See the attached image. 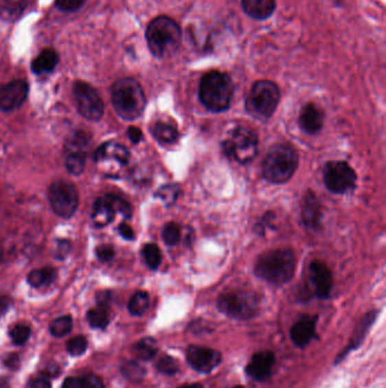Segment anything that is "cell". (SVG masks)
I'll return each instance as SVG.
<instances>
[{"mask_svg": "<svg viewBox=\"0 0 386 388\" xmlns=\"http://www.w3.org/2000/svg\"><path fill=\"white\" fill-rule=\"evenodd\" d=\"M10 300L7 297H0V317L10 309Z\"/></svg>", "mask_w": 386, "mask_h": 388, "instance_id": "47", "label": "cell"}, {"mask_svg": "<svg viewBox=\"0 0 386 388\" xmlns=\"http://www.w3.org/2000/svg\"><path fill=\"white\" fill-rule=\"evenodd\" d=\"M316 316H304L297 321L290 330V337L293 344L300 349H305L316 337Z\"/></svg>", "mask_w": 386, "mask_h": 388, "instance_id": "17", "label": "cell"}, {"mask_svg": "<svg viewBox=\"0 0 386 388\" xmlns=\"http://www.w3.org/2000/svg\"><path fill=\"white\" fill-rule=\"evenodd\" d=\"M29 94V85L23 80H15L0 87V110L13 111L22 106Z\"/></svg>", "mask_w": 386, "mask_h": 388, "instance_id": "14", "label": "cell"}, {"mask_svg": "<svg viewBox=\"0 0 386 388\" xmlns=\"http://www.w3.org/2000/svg\"><path fill=\"white\" fill-rule=\"evenodd\" d=\"M94 158L99 165L111 162L113 165L122 167L128 162L129 152L126 149V147L120 143L111 141V142L103 143L102 146L99 147L95 151Z\"/></svg>", "mask_w": 386, "mask_h": 388, "instance_id": "18", "label": "cell"}, {"mask_svg": "<svg viewBox=\"0 0 386 388\" xmlns=\"http://www.w3.org/2000/svg\"><path fill=\"white\" fill-rule=\"evenodd\" d=\"M56 275H57V272H56L55 269L52 268V267H45V268L36 269V270L30 272L29 276H27V281L33 288L48 286V285L54 283Z\"/></svg>", "mask_w": 386, "mask_h": 388, "instance_id": "26", "label": "cell"}, {"mask_svg": "<svg viewBox=\"0 0 386 388\" xmlns=\"http://www.w3.org/2000/svg\"><path fill=\"white\" fill-rule=\"evenodd\" d=\"M309 279L317 298L328 299L330 297L333 286V279H332L331 270L324 262L319 260L310 262Z\"/></svg>", "mask_w": 386, "mask_h": 388, "instance_id": "15", "label": "cell"}, {"mask_svg": "<svg viewBox=\"0 0 386 388\" xmlns=\"http://www.w3.org/2000/svg\"><path fill=\"white\" fill-rule=\"evenodd\" d=\"M302 219L304 225L310 230H317L322 220V206L315 193L306 194L304 199Z\"/></svg>", "mask_w": 386, "mask_h": 388, "instance_id": "19", "label": "cell"}, {"mask_svg": "<svg viewBox=\"0 0 386 388\" xmlns=\"http://www.w3.org/2000/svg\"><path fill=\"white\" fill-rule=\"evenodd\" d=\"M73 328V321L69 316H63L52 321L50 332L56 337H63L67 335Z\"/></svg>", "mask_w": 386, "mask_h": 388, "instance_id": "32", "label": "cell"}, {"mask_svg": "<svg viewBox=\"0 0 386 388\" xmlns=\"http://www.w3.org/2000/svg\"><path fill=\"white\" fill-rule=\"evenodd\" d=\"M151 131L155 139L163 144H172V143L177 142L178 138H179L177 127L170 123L158 122L152 127Z\"/></svg>", "mask_w": 386, "mask_h": 388, "instance_id": "24", "label": "cell"}, {"mask_svg": "<svg viewBox=\"0 0 386 388\" xmlns=\"http://www.w3.org/2000/svg\"><path fill=\"white\" fill-rule=\"evenodd\" d=\"M27 0H6L1 7V13L8 19L20 17L25 8Z\"/></svg>", "mask_w": 386, "mask_h": 388, "instance_id": "35", "label": "cell"}, {"mask_svg": "<svg viewBox=\"0 0 386 388\" xmlns=\"http://www.w3.org/2000/svg\"><path fill=\"white\" fill-rule=\"evenodd\" d=\"M234 388H245L244 386H236V387Z\"/></svg>", "mask_w": 386, "mask_h": 388, "instance_id": "52", "label": "cell"}, {"mask_svg": "<svg viewBox=\"0 0 386 388\" xmlns=\"http://www.w3.org/2000/svg\"><path fill=\"white\" fill-rule=\"evenodd\" d=\"M0 388H8V385H7V382L5 379H0Z\"/></svg>", "mask_w": 386, "mask_h": 388, "instance_id": "50", "label": "cell"}, {"mask_svg": "<svg viewBox=\"0 0 386 388\" xmlns=\"http://www.w3.org/2000/svg\"><path fill=\"white\" fill-rule=\"evenodd\" d=\"M128 136L133 143H139L142 141L143 133L139 127H130L128 129Z\"/></svg>", "mask_w": 386, "mask_h": 388, "instance_id": "46", "label": "cell"}, {"mask_svg": "<svg viewBox=\"0 0 386 388\" xmlns=\"http://www.w3.org/2000/svg\"><path fill=\"white\" fill-rule=\"evenodd\" d=\"M275 356L271 351H262L255 353L246 367V372L256 382H265L272 375Z\"/></svg>", "mask_w": 386, "mask_h": 388, "instance_id": "16", "label": "cell"}, {"mask_svg": "<svg viewBox=\"0 0 386 388\" xmlns=\"http://www.w3.org/2000/svg\"><path fill=\"white\" fill-rule=\"evenodd\" d=\"M30 335H31V330L25 325H16L10 330V338L16 345H23L25 343L26 341L29 340Z\"/></svg>", "mask_w": 386, "mask_h": 388, "instance_id": "38", "label": "cell"}, {"mask_svg": "<svg viewBox=\"0 0 386 388\" xmlns=\"http://www.w3.org/2000/svg\"><path fill=\"white\" fill-rule=\"evenodd\" d=\"M245 13L254 20L264 21L270 19L277 10L275 0H242Z\"/></svg>", "mask_w": 386, "mask_h": 388, "instance_id": "22", "label": "cell"}, {"mask_svg": "<svg viewBox=\"0 0 386 388\" xmlns=\"http://www.w3.org/2000/svg\"><path fill=\"white\" fill-rule=\"evenodd\" d=\"M85 0H56V6L63 12H75L83 6Z\"/></svg>", "mask_w": 386, "mask_h": 388, "instance_id": "40", "label": "cell"}, {"mask_svg": "<svg viewBox=\"0 0 386 388\" xmlns=\"http://www.w3.org/2000/svg\"><path fill=\"white\" fill-rule=\"evenodd\" d=\"M324 183L328 191L334 194H345L356 186L357 175L349 164L345 162H330L323 172Z\"/></svg>", "mask_w": 386, "mask_h": 388, "instance_id": "10", "label": "cell"}, {"mask_svg": "<svg viewBox=\"0 0 386 388\" xmlns=\"http://www.w3.org/2000/svg\"><path fill=\"white\" fill-rule=\"evenodd\" d=\"M157 369L163 375L174 376L179 371L177 361L172 356H163L157 363Z\"/></svg>", "mask_w": 386, "mask_h": 388, "instance_id": "37", "label": "cell"}, {"mask_svg": "<svg viewBox=\"0 0 386 388\" xmlns=\"http://www.w3.org/2000/svg\"><path fill=\"white\" fill-rule=\"evenodd\" d=\"M148 305H150V297L148 293L139 291L136 292L129 300L128 310L133 316L141 317L148 310Z\"/></svg>", "mask_w": 386, "mask_h": 388, "instance_id": "28", "label": "cell"}, {"mask_svg": "<svg viewBox=\"0 0 386 388\" xmlns=\"http://www.w3.org/2000/svg\"><path fill=\"white\" fill-rule=\"evenodd\" d=\"M181 39V26L169 17H155L146 29L148 49L158 58H164L177 52Z\"/></svg>", "mask_w": 386, "mask_h": 388, "instance_id": "1", "label": "cell"}, {"mask_svg": "<svg viewBox=\"0 0 386 388\" xmlns=\"http://www.w3.org/2000/svg\"><path fill=\"white\" fill-rule=\"evenodd\" d=\"M134 349H135L136 356H139V359L148 361L157 356L158 344L151 337H146L137 342Z\"/></svg>", "mask_w": 386, "mask_h": 388, "instance_id": "29", "label": "cell"}, {"mask_svg": "<svg viewBox=\"0 0 386 388\" xmlns=\"http://www.w3.org/2000/svg\"><path fill=\"white\" fill-rule=\"evenodd\" d=\"M58 54L52 49H45L32 62V71L36 74L50 73L58 64Z\"/></svg>", "mask_w": 386, "mask_h": 388, "instance_id": "23", "label": "cell"}, {"mask_svg": "<svg viewBox=\"0 0 386 388\" xmlns=\"http://www.w3.org/2000/svg\"><path fill=\"white\" fill-rule=\"evenodd\" d=\"M296 270V258L289 249L272 250L262 255L255 265L260 279L273 285L286 284L291 281Z\"/></svg>", "mask_w": 386, "mask_h": 388, "instance_id": "3", "label": "cell"}, {"mask_svg": "<svg viewBox=\"0 0 386 388\" xmlns=\"http://www.w3.org/2000/svg\"><path fill=\"white\" fill-rule=\"evenodd\" d=\"M142 256L146 265L151 269H158L161 265L162 255L159 246L153 243H148L143 246Z\"/></svg>", "mask_w": 386, "mask_h": 388, "instance_id": "31", "label": "cell"}, {"mask_svg": "<svg viewBox=\"0 0 386 388\" xmlns=\"http://www.w3.org/2000/svg\"><path fill=\"white\" fill-rule=\"evenodd\" d=\"M49 201L52 211L63 218H69L75 214L80 204L78 192L69 182H56L49 188Z\"/></svg>", "mask_w": 386, "mask_h": 388, "instance_id": "12", "label": "cell"}, {"mask_svg": "<svg viewBox=\"0 0 386 388\" xmlns=\"http://www.w3.org/2000/svg\"><path fill=\"white\" fill-rule=\"evenodd\" d=\"M63 388H104V386L97 376L83 375L66 379Z\"/></svg>", "mask_w": 386, "mask_h": 388, "instance_id": "27", "label": "cell"}, {"mask_svg": "<svg viewBox=\"0 0 386 388\" xmlns=\"http://www.w3.org/2000/svg\"><path fill=\"white\" fill-rule=\"evenodd\" d=\"M78 111L90 122H99L104 113V104L97 90L85 82H75L73 87Z\"/></svg>", "mask_w": 386, "mask_h": 388, "instance_id": "11", "label": "cell"}, {"mask_svg": "<svg viewBox=\"0 0 386 388\" xmlns=\"http://www.w3.org/2000/svg\"><path fill=\"white\" fill-rule=\"evenodd\" d=\"M298 167V155L293 147L275 144L272 147L263 162V175L274 184H282L293 177Z\"/></svg>", "mask_w": 386, "mask_h": 388, "instance_id": "5", "label": "cell"}, {"mask_svg": "<svg viewBox=\"0 0 386 388\" xmlns=\"http://www.w3.org/2000/svg\"><path fill=\"white\" fill-rule=\"evenodd\" d=\"M179 186L177 184H168L159 188L158 192L155 193V197H160L164 204L167 206L174 204V201L177 200L178 195H179Z\"/></svg>", "mask_w": 386, "mask_h": 388, "instance_id": "36", "label": "cell"}, {"mask_svg": "<svg viewBox=\"0 0 386 388\" xmlns=\"http://www.w3.org/2000/svg\"><path fill=\"white\" fill-rule=\"evenodd\" d=\"M30 388H52V382L49 380L48 377L39 376L36 379H33Z\"/></svg>", "mask_w": 386, "mask_h": 388, "instance_id": "44", "label": "cell"}, {"mask_svg": "<svg viewBox=\"0 0 386 388\" xmlns=\"http://www.w3.org/2000/svg\"><path fill=\"white\" fill-rule=\"evenodd\" d=\"M234 94V82L228 74L223 72H209L201 80L198 96L202 104L209 111H225L231 105Z\"/></svg>", "mask_w": 386, "mask_h": 388, "instance_id": "2", "label": "cell"}, {"mask_svg": "<svg viewBox=\"0 0 386 388\" xmlns=\"http://www.w3.org/2000/svg\"><path fill=\"white\" fill-rule=\"evenodd\" d=\"M186 360L195 371L209 374L220 366L223 361V354L209 347L190 345L186 351Z\"/></svg>", "mask_w": 386, "mask_h": 388, "instance_id": "13", "label": "cell"}, {"mask_svg": "<svg viewBox=\"0 0 386 388\" xmlns=\"http://www.w3.org/2000/svg\"><path fill=\"white\" fill-rule=\"evenodd\" d=\"M5 363H6L7 366L13 368L14 366L19 365V358H17V356H15V354H13V356H8Z\"/></svg>", "mask_w": 386, "mask_h": 388, "instance_id": "48", "label": "cell"}, {"mask_svg": "<svg viewBox=\"0 0 386 388\" xmlns=\"http://www.w3.org/2000/svg\"><path fill=\"white\" fill-rule=\"evenodd\" d=\"M85 157L87 155L82 153H67L66 159V169L71 175H81L85 166Z\"/></svg>", "mask_w": 386, "mask_h": 388, "instance_id": "33", "label": "cell"}, {"mask_svg": "<svg viewBox=\"0 0 386 388\" xmlns=\"http://www.w3.org/2000/svg\"><path fill=\"white\" fill-rule=\"evenodd\" d=\"M218 308L223 314L237 321H249L260 314V298L255 292L231 288L221 293Z\"/></svg>", "mask_w": 386, "mask_h": 388, "instance_id": "6", "label": "cell"}, {"mask_svg": "<svg viewBox=\"0 0 386 388\" xmlns=\"http://www.w3.org/2000/svg\"><path fill=\"white\" fill-rule=\"evenodd\" d=\"M87 321L93 328H106L109 323V314L106 305H98L87 312Z\"/></svg>", "mask_w": 386, "mask_h": 388, "instance_id": "30", "label": "cell"}, {"mask_svg": "<svg viewBox=\"0 0 386 388\" xmlns=\"http://www.w3.org/2000/svg\"><path fill=\"white\" fill-rule=\"evenodd\" d=\"M90 141V136L85 131H78L71 136V138L67 140L65 148H66L67 153L87 155Z\"/></svg>", "mask_w": 386, "mask_h": 388, "instance_id": "25", "label": "cell"}, {"mask_svg": "<svg viewBox=\"0 0 386 388\" xmlns=\"http://www.w3.org/2000/svg\"><path fill=\"white\" fill-rule=\"evenodd\" d=\"M181 237V228L178 224L168 223L162 230V239L169 246H174L179 242Z\"/></svg>", "mask_w": 386, "mask_h": 388, "instance_id": "34", "label": "cell"}, {"mask_svg": "<svg viewBox=\"0 0 386 388\" xmlns=\"http://www.w3.org/2000/svg\"><path fill=\"white\" fill-rule=\"evenodd\" d=\"M300 127L304 132L316 134L322 129L324 124V115L315 104L306 105L302 110L299 117Z\"/></svg>", "mask_w": 386, "mask_h": 388, "instance_id": "20", "label": "cell"}, {"mask_svg": "<svg viewBox=\"0 0 386 388\" xmlns=\"http://www.w3.org/2000/svg\"><path fill=\"white\" fill-rule=\"evenodd\" d=\"M178 388H203V386L197 384V382H194V384H185V385H181V387Z\"/></svg>", "mask_w": 386, "mask_h": 388, "instance_id": "49", "label": "cell"}, {"mask_svg": "<svg viewBox=\"0 0 386 388\" xmlns=\"http://www.w3.org/2000/svg\"><path fill=\"white\" fill-rule=\"evenodd\" d=\"M111 100L117 114L125 120L139 118L146 106L143 87L132 78H122L113 85Z\"/></svg>", "mask_w": 386, "mask_h": 388, "instance_id": "4", "label": "cell"}, {"mask_svg": "<svg viewBox=\"0 0 386 388\" xmlns=\"http://www.w3.org/2000/svg\"><path fill=\"white\" fill-rule=\"evenodd\" d=\"M71 251V243L67 239H60L57 243V249H56V257L58 259H64Z\"/></svg>", "mask_w": 386, "mask_h": 388, "instance_id": "43", "label": "cell"}, {"mask_svg": "<svg viewBox=\"0 0 386 388\" xmlns=\"http://www.w3.org/2000/svg\"><path fill=\"white\" fill-rule=\"evenodd\" d=\"M126 374L130 378L141 379L144 375V369L139 365H136V363H130V365H127Z\"/></svg>", "mask_w": 386, "mask_h": 388, "instance_id": "42", "label": "cell"}, {"mask_svg": "<svg viewBox=\"0 0 386 388\" xmlns=\"http://www.w3.org/2000/svg\"><path fill=\"white\" fill-rule=\"evenodd\" d=\"M120 233L124 239H128V241L135 239L134 230H133L132 227L129 226L128 224H120Z\"/></svg>", "mask_w": 386, "mask_h": 388, "instance_id": "45", "label": "cell"}, {"mask_svg": "<svg viewBox=\"0 0 386 388\" xmlns=\"http://www.w3.org/2000/svg\"><path fill=\"white\" fill-rule=\"evenodd\" d=\"M375 319H376V312H375V311L370 312V314H367L366 316H365L364 319L361 321V323L358 325L357 328L354 330V333L352 334V336H351L347 347L339 354L338 358L335 360L337 365H338L340 361L345 359V356H347L349 353L352 352L354 349H358V347L361 345L363 341H364L365 337H366L367 332L370 330V326L373 325Z\"/></svg>", "mask_w": 386, "mask_h": 388, "instance_id": "21", "label": "cell"}, {"mask_svg": "<svg viewBox=\"0 0 386 388\" xmlns=\"http://www.w3.org/2000/svg\"><path fill=\"white\" fill-rule=\"evenodd\" d=\"M117 214L122 215L125 218H130V204L120 195L106 194L95 201L92 211V220L95 226L104 227L113 222Z\"/></svg>", "mask_w": 386, "mask_h": 388, "instance_id": "9", "label": "cell"}, {"mask_svg": "<svg viewBox=\"0 0 386 388\" xmlns=\"http://www.w3.org/2000/svg\"><path fill=\"white\" fill-rule=\"evenodd\" d=\"M115 256V250L113 246H101L97 249V257L100 259L101 261H109Z\"/></svg>", "mask_w": 386, "mask_h": 388, "instance_id": "41", "label": "cell"}, {"mask_svg": "<svg viewBox=\"0 0 386 388\" xmlns=\"http://www.w3.org/2000/svg\"><path fill=\"white\" fill-rule=\"evenodd\" d=\"M280 97V89L274 82L258 81L251 87L246 99L247 113L256 120H267L277 109Z\"/></svg>", "mask_w": 386, "mask_h": 388, "instance_id": "7", "label": "cell"}, {"mask_svg": "<svg viewBox=\"0 0 386 388\" xmlns=\"http://www.w3.org/2000/svg\"><path fill=\"white\" fill-rule=\"evenodd\" d=\"M1 258H3V249H1V246H0V261H1Z\"/></svg>", "mask_w": 386, "mask_h": 388, "instance_id": "51", "label": "cell"}, {"mask_svg": "<svg viewBox=\"0 0 386 388\" xmlns=\"http://www.w3.org/2000/svg\"><path fill=\"white\" fill-rule=\"evenodd\" d=\"M225 157L239 164H248L254 160L258 152V138L253 129L238 127L232 129L228 139L223 142Z\"/></svg>", "mask_w": 386, "mask_h": 388, "instance_id": "8", "label": "cell"}, {"mask_svg": "<svg viewBox=\"0 0 386 388\" xmlns=\"http://www.w3.org/2000/svg\"><path fill=\"white\" fill-rule=\"evenodd\" d=\"M87 349V341L84 336L73 337L71 340L68 341L67 351L71 353V356H82Z\"/></svg>", "mask_w": 386, "mask_h": 388, "instance_id": "39", "label": "cell"}]
</instances>
